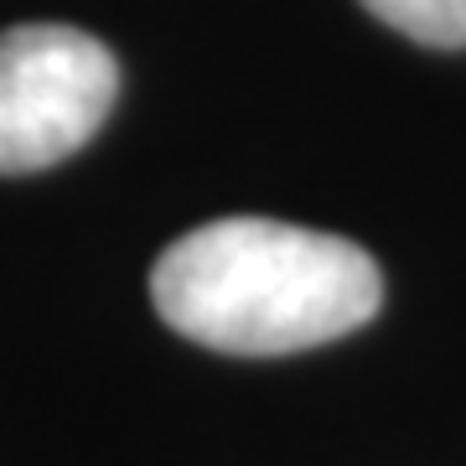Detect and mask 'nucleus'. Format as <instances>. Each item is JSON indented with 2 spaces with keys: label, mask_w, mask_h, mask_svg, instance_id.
<instances>
[{
  "label": "nucleus",
  "mask_w": 466,
  "mask_h": 466,
  "mask_svg": "<svg viewBox=\"0 0 466 466\" xmlns=\"http://www.w3.org/2000/svg\"><path fill=\"white\" fill-rule=\"evenodd\" d=\"M363 11L420 47H466V0H363Z\"/></svg>",
  "instance_id": "7ed1b4c3"
},
{
  "label": "nucleus",
  "mask_w": 466,
  "mask_h": 466,
  "mask_svg": "<svg viewBox=\"0 0 466 466\" xmlns=\"http://www.w3.org/2000/svg\"><path fill=\"white\" fill-rule=\"evenodd\" d=\"M119 94L115 52L63 21L0 32V177L57 167L84 150Z\"/></svg>",
  "instance_id": "f03ea898"
},
{
  "label": "nucleus",
  "mask_w": 466,
  "mask_h": 466,
  "mask_svg": "<svg viewBox=\"0 0 466 466\" xmlns=\"http://www.w3.org/2000/svg\"><path fill=\"white\" fill-rule=\"evenodd\" d=\"M150 300L187 342L233 358H280L368 327L383 275L368 249L337 233L280 218H213L156 259Z\"/></svg>",
  "instance_id": "f257e3e1"
}]
</instances>
